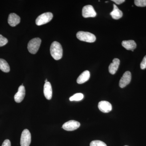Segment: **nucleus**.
I'll list each match as a JSON object with an SVG mask.
<instances>
[{"label":"nucleus","mask_w":146,"mask_h":146,"mask_svg":"<svg viewBox=\"0 0 146 146\" xmlns=\"http://www.w3.org/2000/svg\"><path fill=\"white\" fill-rule=\"evenodd\" d=\"M44 94L45 98L47 100L51 99L52 95V88L49 82L45 83L44 87Z\"/></svg>","instance_id":"obj_12"},{"label":"nucleus","mask_w":146,"mask_h":146,"mask_svg":"<svg viewBox=\"0 0 146 146\" xmlns=\"http://www.w3.org/2000/svg\"><path fill=\"white\" fill-rule=\"evenodd\" d=\"M120 64V60L118 58H114L112 63H110L109 66V72L112 74H115L117 71Z\"/></svg>","instance_id":"obj_13"},{"label":"nucleus","mask_w":146,"mask_h":146,"mask_svg":"<svg viewBox=\"0 0 146 146\" xmlns=\"http://www.w3.org/2000/svg\"><path fill=\"white\" fill-rule=\"evenodd\" d=\"M90 77V73L89 71L86 70L83 72L78 77L77 82L79 84H81L89 80Z\"/></svg>","instance_id":"obj_15"},{"label":"nucleus","mask_w":146,"mask_h":146,"mask_svg":"<svg viewBox=\"0 0 146 146\" xmlns=\"http://www.w3.org/2000/svg\"><path fill=\"white\" fill-rule=\"evenodd\" d=\"M112 1L116 3L117 4L120 5L125 1V0H112Z\"/></svg>","instance_id":"obj_24"},{"label":"nucleus","mask_w":146,"mask_h":146,"mask_svg":"<svg viewBox=\"0 0 146 146\" xmlns=\"http://www.w3.org/2000/svg\"><path fill=\"white\" fill-rule=\"evenodd\" d=\"M25 96V89L23 85H21L18 88V91L14 96V100L17 103H21Z\"/></svg>","instance_id":"obj_9"},{"label":"nucleus","mask_w":146,"mask_h":146,"mask_svg":"<svg viewBox=\"0 0 146 146\" xmlns=\"http://www.w3.org/2000/svg\"><path fill=\"white\" fill-rule=\"evenodd\" d=\"M122 45L126 49L133 51V50L136 48V44L135 41L132 40L123 41Z\"/></svg>","instance_id":"obj_14"},{"label":"nucleus","mask_w":146,"mask_h":146,"mask_svg":"<svg viewBox=\"0 0 146 146\" xmlns=\"http://www.w3.org/2000/svg\"><path fill=\"white\" fill-rule=\"evenodd\" d=\"M76 36L80 41L89 43H93L96 40L95 35L87 32L79 31L77 33Z\"/></svg>","instance_id":"obj_2"},{"label":"nucleus","mask_w":146,"mask_h":146,"mask_svg":"<svg viewBox=\"0 0 146 146\" xmlns=\"http://www.w3.org/2000/svg\"><path fill=\"white\" fill-rule=\"evenodd\" d=\"M45 83H46V82H48V80H47V79H46V80H45Z\"/></svg>","instance_id":"obj_25"},{"label":"nucleus","mask_w":146,"mask_h":146,"mask_svg":"<svg viewBox=\"0 0 146 146\" xmlns=\"http://www.w3.org/2000/svg\"><path fill=\"white\" fill-rule=\"evenodd\" d=\"M41 42V39L39 38H35L31 39L28 44L29 51L32 54H36L39 50Z\"/></svg>","instance_id":"obj_3"},{"label":"nucleus","mask_w":146,"mask_h":146,"mask_svg":"<svg viewBox=\"0 0 146 146\" xmlns=\"http://www.w3.org/2000/svg\"><path fill=\"white\" fill-rule=\"evenodd\" d=\"M113 10L110 14L113 19L118 20L122 17L123 13L117 7L115 4L113 5Z\"/></svg>","instance_id":"obj_16"},{"label":"nucleus","mask_w":146,"mask_h":146,"mask_svg":"<svg viewBox=\"0 0 146 146\" xmlns=\"http://www.w3.org/2000/svg\"><path fill=\"white\" fill-rule=\"evenodd\" d=\"M80 123L74 120H71L65 123L62 128L63 129L68 131H72L77 129L80 126Z\"/></svg>","instance_id":"obj_7"},{"label":"nucleus","mask_w":146,"mask_h":146,"mask_svg":"<svg viewBox=\"0 0 146 146\" xmlns=\"http://www.w3.org/2000/svg\"></svg>","instance_id":"obj_27"},{"label":"nucleus","mask_w":146,"mask_h":146,"mask_svg":"<svg viewBox=\"0 0 146 146\" xmlns=\"http://www.w3.org/2000/svg\"><path fill=\"white\" fill-rule=\"evenodd\" d=\"M106 3H108V1H106Z\"/></svg>","instance_id":"obj_26"},{"label":"nucleus","mask_w":146,"mask_h":146,"mask_svg":"<svg viewBox=\"0 0 146 146\" xmlns=\"http://www.w3.org/2000/svg\"><path fill=\"white\" fill-rule=\"evenodd\" d=\"M8 43V40L5 37H4L1 35H0V47L3 46Z\"/></svg>","instance_id":"obj_21"},{"label":"nucleus","mask_w":146,"mask_h":146,"mask_svg":"<svg viewBox=\"0 0 146 146\" xmlns=\"http://www.w3.org/2000/svg\"><path fill=\"white\" fill-rule=\"evenodd\" d=\"M134 3L137 6L144 7L146 6V0H135Z\"/></svg>","instance_id":"obj_20"},{"label":"nucleus","mask_w":146,"mask_h":146,"mask_svg":"<svg viewBox=\"0 0 146 146\" xmlns=\"http://www.w3.org/2000/svg\"><path fill=\"white\" fill-rule=\"evenodd\" d=\"M0 70L6 73L10 71V67L8 63L4 59L1 58H0Z\"/></svg>","instance_id":"obj_17"},{"label":"nucleus","mask_w":146,"mask_h":146,"mask_svg":"<svg viewBox=\"0 0 146 146\" xmlns=\"http://www.w3.org/2000/svg\"><path fill=\"white\" fill-rule=\"evenodd\" d=\"M99 109L102 112L108 113L112 110V105L109 102L106 101H102L98 104Z\"/></svg>","instance_id":"obj_10"},{"label":"nucleus","mask_w":146,"mask_h":146,"mask_svg":"<svg viewBox=\"0 0 146 146\" xmlns=\"http://www.w3.org/2000/svg\"><path fill=\"white\" fill-rule=\"evenodd\" d=\"M31 141V137L30 132L28 129H24L21 134V146H29Z\"/></svg>","instance_id":"obj_5"},{"label":"nucleus","mask_w":146,"mask_h":146,"mask_svg":"<svg viewBox=\"0 0 146 146\" xmlns=\"http://www.w3.org/2000/svg\"><path fill=\"white\" fill-rule=\"evenodd\" d=\"M141 68L142 70H145L146 68V55L144 57L141 63Z\"/></svg>","instance_id":"obj_22"},{"label":"nucleus","mask_w":146,"mask_h":146,"mask_svg":"<svg viewBox=\"0 0 146 146\" xmlns=\"http://www.w3.org/2000/svg\"><path fill=\"white\" fill-rule=\"evenodd\" d=\"M84 95L81 93H77L74 94V96H72L70 98V101H79L83 99Z\"/></svg>","instance_id":"obj_18"},{"label":"nucleus","mask_w":146,"mask_h":146,"mask_svg":"<svg viewBox=\"0 0 146 146\" xmlns=\"http://www.w3.org/2000/svg\"><path fill=\"white\" fill-rule=\"evenodd\" d=\"M82 15L83 17L85 18L89 17L94 18L96 16L97 13L92 5H87L84 7L82 9Z\"/></svg>","instance_id":"obj_6"},{"label":"nucleus","mask_w":146,"mask_h":146,"mask_svg":"<svg viewBox=\"0 0 146 146\" xmlns=\"http://www.w3.org/2000/svg\"><path fill=\"white\" fill-rule=\"evenodd\" d=\"M2 146H11L10 141L8 139H6L4 141Z\"/></svg>","instance_id":"obj_23"},{"label":"nucleus","mask_w":146,"mask_h":146,"mask_svg":"<svg viewBox=\"0 0 146 146\" xmlns=\"http://www.w3.org/2000/svg\"><path fill=\"white\" fill-rule=\"evenodd\" d=\"M21 18L17 14L14 13H11L9 16L8 23L11 27H15L20 23Z\"/></svg>","instance_id":"obj_11"},{"label":"nucleus","mask_w":146,"mask_h":146,"mask_svg":"<svg viewBox=\"0 0 146 146\" xmlns=\"http://www.w3.org/2000/svg\"><path fill=\"white\" fill-rule=\"evenodd\" d=\"M53 18L52 13L47 12L41 14L36 18L35 23L38 26H41L49 23Z\"/></svg>","instance_id":"obj_4"},{"label":"nucleus","mask_w":146,"mask_h":146,"mask_svg":"<svg viewBox=\"0 0 146 146\" xmlns=\"http://www.w3.org/2000/svg\"><path fill=\"white\" fill-rule=\"evenodd\" d=\"M90 146H107L104 142L100 141H92L90 144Z\"/></svg>","instance_id":"obj_19"},{"label":"nucleus","mask_w":146,"mask_h":146,"mask_svg":"<svg viewBox=\"0 0 146 146\" xmlns=\"http://www.w3.org/2000/svg\"><path fill=\"white\" fill-rule=\"evenodd\" d=\"M50 52L52 56L56 60H60L63 56V49L60 43L54 42L51 44Z\"/></svg>","instance_id":"obj_1"},{"label":"nucleus","mask_w":146,"mask_h":146,"mask_svg":"<svg viewBox=\"0 0 146 146\" xmlns=\"http://www.w3.org/2000/svg\"><path fill=\"white\" fill-rule=\"evenodd\" d=\"M131 79V75L130 72L129 71L126 72L120 79L119 84L120 87L121 88H124L130 83Z\"/></svg>","instance_id":"obj_8"}]
</instances>
